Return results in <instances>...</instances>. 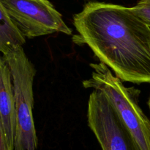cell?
Listing matches in <instances>:
<instances>
[{"mask_svg": "<svg viewBox=\"0 0 150 150\" xmlns=\"http://www.w3.org/2000/svg\"><path fill=\"white\" fill-rule=\"evenodd\" d=\"M78 35L123 82L150 84V27L130 7L91 1L73 16Z\"/></svg>", "mask_w": 150, "mask_h": 150, "instance_id": "cell-1", "label": "cell"}, {"mask_svg": "<svg viewBox=\"0 0 150 150\" xmlns=\"http://www.w3.org/2000/svg\"><path fill=\"white\" fill-rule=\"evenodd\" d=\"M92 76L82 82L85 88L101 91L134 138L139 150H150V119L139 104L141 91L123 81L103 63H91Z\"/></svg>", "mask_w": 150, "mask_h": 150, "instance_id": "cell-2", "label": "cell"}, {"mask_svg": "<svg viewBox=\"0 0 150 150\" xmlns=\"http://www.w3.org/2000/svg\"><path fill=\"white\" fill-rule=\"evenodd\" d=\"M10 69L14 92L16 128L14 150H36L38 144L33 119L34 79L36 69L26 56L23 46L2 54Z\"/></svg>", "mask_w": 150, "mask_h": 150, "instance_id": "cell-3", "label": "cell"}, {"mask_svg": "<svg viewBox=\"0 0 150 150\" xmlns=\"http://www.w3.org/2000/svg\"><path fill=\"white\" fill-rule=\"evenodd\" d=\"M16 27L25 38L62 32L70 35L72 29L62 15L48 0H1Z\"/></svg>", "mask_w": 150, "mask_h": 150, "instance_id": "cell-4", "label": "cell"}, {"mask_svg": "<svg viewBox=\"0 0 150 150\" xmlns=\"http://www.w3.org/2000/svg\"><path fill=\"white\" fill-rule=\"evenodd\" d=\"M87 121L102 150H139L131 132L106 96L98 90H93L89 95Z\"/></svg>", "mask_w": 150, "mask_h": 150, "instance_id": "cell-5", "label": "cell"}, {"mask_svg": "<svg viewBox=\"0 0 150 150\" xmlns=\"http://www.w3.org/2000/svg\"><path fill=\"white\" fill-rule=\"evenodd\" d=\"M0 119L7 141L14 150L16 113L11 74L8 66L0 54Z\"/></svg>", "mask_w": 150, "mask_h": 150, "instance_id": "cell-6", "label": "cell"}, {"mask_svg": "<svg viewBox=\"0 0 150 150\" xmlns=\"http://www.w3.org/2000/svg\"><path fill=\"white\" fill-rule=\"evenodd\" d=\"M26 40L16 27L0 0V53L4 54L13 47L23 46Z\"/></svg>", "mask_w": 150, "mask_h": 150, "instance_id": "cell-7", "label": "cell"}, {"mask_svg": "<svg viewBox=\"0 0 150 150\" xmlns=\"http://www.w3.org/2000/svg\"><path fill=\"white\" fill-rule=\"evenodd\" d=\"M130 10L150 27V0H141Z\"/></svg>", "mask_w": 150, "mask_h": 150, "instance_id": "cell-8", "label": "cell"}, {"mask_svg": "<svg viewBox=\"0 0 150 150\" xmlns=\"http://www.w3.org/2000/svg\"><path fill=\"white\" fill-rule=\"evenodd\" d=\"M0 150H12L9 146L1 119H0Z\"/></svg>", "mask_w": 150, "mask_h": 150, "instance_id": "cell-9", "label": "cell"}, {"mask_svg": "<svg viewBox=\"0 0 150 150\" xmlns=\"http://www.w3.org/2000/svg\"><path fill=\"white\" fill-rule=\"evenodd\" d=\"M148 106H149V111H150V96H149V100H148Z\"/></svg>", "mask_w": 150, "mask_h": 150, "instance_id": "cell-10", "label": "cell"}]
</instances>
